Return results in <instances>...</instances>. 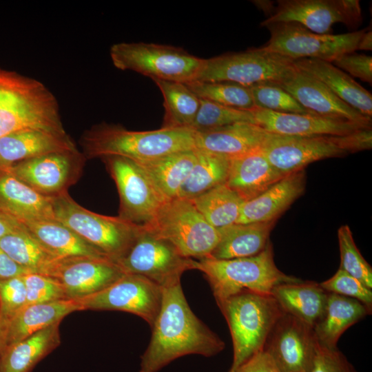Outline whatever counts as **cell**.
Masks as SVG:
<instances>
[{
	"mask_svg": "<svg viewBox=\"0 0 372 372\" xmlns=\"http://www.w3.org/2000/svg\"><path fill=\"white\" fill-rule=\"evenodd\" d=\"M0 249L31 273L42 274L55 258L22 229L0 238Z\"/></svg>",
	"mask_w": 372,
	"mask_h": 372,
	"instance_id": "obj_37",
	"label": "cell"
},
{
	"mask_svg": "<svg viewBox=\"0 0 372 372\" xmlns=\"http://www.w3.org/2000/svg\"><path fill=\"white\" fill-rule=\"evenodd\" d=\"M271 133L251 123H236L196 132L195 149L228 159L260 148Z\"/></svg>",
	"mask_w": 372,
	"mask_h": 372,
	"instance_id": "obj_21",
	"label": "cell"
},
{
	"mask_svg": "<svg viewBox=\"0 0 372 372\" xmlns=\"http://www.w3.org/2000/svg\"><path fill=\"white\" fill-rule=\"evenodd\" d=\"M59 324L54 323L3 348L0 372H30L61 343Z\"/></svg>",
	"mask_w": 372,
	"mask_h": 372,
	"instance_id": "obj_30",
	"label": "cell"
},
{
	"mask_svg": "<svg viewBox=\"0 0 372 372\" xmlns=\"http://www.w3.org/2000/svg\"><path fill=\"white\" fill-rule=\"evenodd\" d=\"M270 39L261 48L292 60L316 59L332 63L338 56L358 50L366 29L340 34L315 33L295 22L266 25Z\"/></svg>",
	"mask_w": 372,
	"mask_h": 372,
	"instance_id": "obj_10",
	"label": "cell"
},
{
	"mask_svg": "<svg viewBox=\"0 0 372 372\" xmlns=\"http://www.w3.org/2000/svg\"><path fill=\"white\" fill-rule=\"evenodd\" d=\"M193 260L141 225L134 242L116 264L124 273L142 276L163 289L180 283L183 273L193 269Z\"/></svg>",
	"mask_w": 372,
	"mask_h": 372,
	"instance_id": "obj_11",
	"label": "cell"
},
{
	"mask_svg": "<svg viewBox=\"0 0 372 372\" xmlns=\"http://www.w3.org/2000/svg\"><path fill=\"white\" fill-rule=\"evenodd\" d=\"M193 269L204 274L216 302L242 291L271 294L273 289L280 284L301 280L277 267L270 241L261 252L253 256L194 259Z\"/></svg>",
	"mask_w": 372,
	"mask_h": 372,
	"instance_id": "obj_4",
	"label": "cell"
},
{
	"mask_svg": "<svg viewBox=\"0 0 372 372\" xmlns=\"http://www.w3.org/2000/svg\"><path fill=\"white\" fill-rule=\"evenodd\" d=\"M274 83L291 94L311 114L371 126V118L362 114L338 97L318 79L296 66L284 79Z\"/></svg>",
	"mask_w": 372,
	"mask_h": 372,
	"instance_id": "obj_19",
	"label": "cell"
},
{
	"mask_svg": "<svg viewBox=\"0 0 372 372\" xmlns=\"http://www.w3.org/2000/svg\"><path fill=\"white\" fill-rule=\"evenodd\" d=\"M28 129L65 134L58 101L42 82L0 68V138Z\"/></svg>",
	"mask_w": 372,
	"mask_h": 372,
	"instance_id": "obj_3",
	"label": "cell"
},
{
	"mask_svg": "<svg viewBox=\"0 0 372 372\" xmlns=\"http://www.w3.org/2000/svg\"><path fill=\"white\" fill-rule=\"evenodd\" d=\"M304 187V169L285 175L260 195L245 201L236 223L276 221L303 194Z\"/></svg>",
	"mask_w": 372,
	"mask_h": 372,
	"instance_id": "obj_22",
	"label": "cell"
},
{
	"mask_svg": "<svg viewBox=\"0 0 372 372\" xmlns=\"http://www.w3.org/2000/svg\"><path fill=\"white\" fill-rule=\"evenodd\" d=\"M196 152V162L177 197L192 200L226 183L230 160L197 149Z\"/></svg>",
	"mask_w": 372,
	"mask_h": 372,
	"instance_id": "obj_35",
	"label": "cell"
},
{
	"mask_svg": "<svg viewBox=\"0 0 372 372\" xmlns=\"http://www.w3.org/2000/svg\"><path fill=\"white\" fill-rule=\"evenodd\" d=\"M190 200L205 220L217 229L236 223L244 203L225 183Z\"/></svg>",
	"mask_w": 372,
	"mask_h": 372,
	"instance_id": "obj_36",
	"label": "cell"
},
{
	"mask_svg": "<svg viewBox=\"0 0 372 372\" xmlns=\"http://www.w3.org/2000/svg\"><path fill=\"white\" fill-rule=\"evenodd\" d=\"M55 220L116 262L127 251L141 225L119 216L101 215L74 201L68 192L52 197Z\"/></svg>",
	"mask_w": 372,
	"mask_h": 372,
	"instance_id": "obj_6",
	"label": "cell"
},
{
	"mask_svg": "<svg viewBox=\"0 0 372 372\" xmlns=\"http://www.w3.org/2000/svg\"><path fill=\"white\" fill-rule=\"evenodd\" d=\"M293 62L296 68L318 79L344 102L371 118L372 95L351 76L326 61L300 59Z\"/></svg>",
	"mask_w": 372,
	"mask_h": 372,
	"instance_id": "obj_27",
	"label": "cell"
},
{
	"mask_svg": "<svg viewBox=\"0 0 372 372\" xmlns=\"http://www.w3.org/2000/svg\"><path fill=\"white\" fill-rule=\"evenodd\" d=\"M267 17L261 26L278 22L298 23L308 30L322 34H331L332 26L342 23L357 27L362 21L360 1L358 0H278L273 3L254 1Z\"/></svg>",
	"mask_w": 372,
	"mask_h": 372,
	"instance_id": "obj_12",
	"label": "cell"
},
{
	"mask_svg": "<svg viewBox=\"0 0 372 372\" xmlns=\"http://www.w3.org/2000/svg\"><path fill=\"white\" fill-rule=\"evenodd\" d=\"M153 81L163 97L165 114L161 127L192 129L200 107V99L185 83L164 80Z\"/></svg>",
	"mask_w": 372,
	"mask_h": 372,
	"instance_id": "obj_34",
	"label": "cell"
},
{
	"mask_svg": "<svg viewBox=\"0 0 372 372\" xmlns=\"http://www.w3.org/2000/svg\"><path fill=\"white\" fill-rule=\"evenodd\" d=\"M170 242L184 257L209 258L218 242V229L211 226L188 199L165 200L152 220L143 225Z\"/></svg>",
	"mask_w": 372,
	"mask_h": 372,
	"instance_id": "obj_7",
	"label": "cell"
},
{
	"mask_svg": "<svg viewBox=\"0 0 372 372\" xmlns=\"http://www.w3.org/2000/svg\"><path fill=\"white\" fill-rule=\"evenodd\" d=\"M227 372H278L269 355L264 351L248 359L232 371Z\"/></svg>",
	"mask_w": 372,
	"mask_h": 372,
	"instance_id": "obj_47",
	"label": "cell"
},
{
	"mask_svg": "<svg viewBox=\"0 0 372 372\" xmlns=\"http://www.w3.org/2000/svg\"><path fill=\"white\" fill-rule=\"evenodd\" d=\"M294 60L261 47L203 59L194 81H227L250 87L262 82L281 81L296 68Z\"/></svg>",
	"mask_w": 372,
	"mask_h": 372,
	"instance_id": "obj_9",
	"label": "cell"
},
{
	"mask_svg": "<svg viewBox=\"0 0 372 372\" xmlns=\"http://www.w3.org/2000/svg\"><path fill=\"white\" fill-rule=\"evenodd\" d=\"M28 273L30 271L17 263L0 249V280L22 276Z\"/></svg>",
	"mask_w": 372,
	"mask_h": 372,
	"instance_id": "obj_48",
	"label": "cell"
},
{
	"mask_svg": "<svg viewBox=\"0 0 372 372\" xmlns=\"http://www.w3.org/2000/svg\"><path fill=\"white\" fill-rule=\"evenodd\" d=\"M85 159L76 149L41 155L5 168L39 194L54 197L68 192L79 180Z\"/></svg>",
	"mask_w": 372,
	"mask_h": 372,
	"instance_id": "obj_16",
	"label": "cell"
},
{
	"mask_svg": "<svg viewBox=\"0 0 372 372\" xmlns=\"http://www.w3.org/2000/svg\"><path fill=\"white\" fill-rule=\"evenodd\" d=\"M152 329L139 372H158L187 355L212 357L225 347L219 336L192 311L180 282L163 289L161 309Z\"/></svg>",
	"mask_w": 372,
	"mask_h": 372,
	"instance_id": "obj_1",
	"label": "cell"
},
{
	"mask_svg": "<svg viewBox=\"0 0 372 372\" xmlns=\"http://www.w3.org/2000/svg\"><path fill=\"white\" fill-rule=\"evenodd\" d=\"M249 88L255 107L280 113H310L291 94L273 82H262Z\"/></svg>",
	"mask_w": 372,
	"mask_h": 372,
	"instance_id": "obj_40",
	"label": "cell"
},
{
	"mask_svg": "<svg viewBox=\"0 0 372 372\" xmlns=\"http://www.w3.org/2000/svg\"><path fill=\"white\" fill-rule=\"evenodd\" d=\"M331 63L339 69L345 70L351 76L371 85L372 57L371 56L353 52L338 56Z\"/></svg>",
	"mask_w": 372,
	"mask_h": 372,
	"instance_id": "obj_46",
	"label": "cell"
},
{
	"mask_svg": "<svg viewBox=\"0 0 372 372\" xmlns=\"http://www.w3.org/2000/svg\"><path fill=\"white\" fill-rule=\"evenodd\" d=\"M196 149L137 162L165 200L176 198L196 162Z\"/></svg>",
	"mask_w": 372,
	"mask_h": 372,
	"instance_id": "obj_33",
	"label": "cell"
},
{
	"mask_svg": "<svg viewBox=\"0 0 372 372\" xmlns=\"http://www.w3.org/2000/svg\"><path fill=\"white\" fill-rule=\"evenodd\" d=\"M275 221L235 223L218 229L220 238L209 258L226 260L255 256L269 242Z\"/></svg>",
	"mask_w": 372,
	"mask_h": 372,
	"instance_id": "obj_32",
	"label": "cell"
},
{
	"mask_svg": "<svg viewBox=\"0 0 372 372\" xmlns=\"http://www.w3.org/2000/svg\"><path fill=\"white\" fill-rule=\"evenodd\" d=\"M163 288L136 274L124 273L102 291L76 300L82 310H112L141 317L152 327L159 313Z\"/></svg>",
	"mask_w": 372,
	"mask_h": 372,
	"instance_id": "obj_15",
	"label": "cell"
},
{
	"mask_svg": "<svg viewBox=\"0 0 372 372\" xmlns=\"http://www.w3.org/2000/svg\"><path fill=\"white\" fill-rule=\"evenodd\" d=\"M271 294L285 313L313 328L324 313L329 293L317 282L301 280L280 284Z\"/></svg>",
	"mask_w": 372,
	"mask_h": 372,
	"instance_id": "obj_29",
	"label": "cell"
},
{
	"mask_svg": "<svg viewBox=\"0 0 372 372\" xmlns=\"http://www.w3.org/2000/svg\"><path fill=\"white\" fill-rule=\"evenodd\" d=\"M255 123L267 132L285 136H341L371 128L347 120L314 114H289L254 107L251 110Z\"/></svg>",
	"mask_w": 372,
	"mask_h": 372,
	"instance_id": "obj_20",
	"label": "cell"
},
{
	"mask_svg": "<svg viewBox=\"0 0 372 372\" xmlns=\"http://www.w3.org/2000/svg\"><path fill=\"white\" fill-rule=\"evenodd\" d=\"M185 85L200 99L240 110L255 107L249 87L227 81H192Z\"/></svg>",
	"mask_w": 372,
	"mask_h": 372,
	"instance_id": "obj_38",
	"label": "cell"
},
{
	"mask_svg": "<svg viewBox=\"0 0 372 372\" xmlns=\"http://www.w3.org/2000/svg\"><path fill=\"white\" fill-rule=\"evenodd\" d=\"M19 223L23 229L55 258L73 256L108 258L55 219L31 220Z\"/></svg>",
	"mask_w": 372,
	"mask_h": 372,
	"instance_id": "obj_26",
	"label": "cell"
},
{
	"mask_svg": "<svg viewBox=\"0 0 372 372\" xmlns=\"http://www.w3.org/2000/svg\"><path fill=\"white\" fill-rule=\"evenodd\" d=\"M236 123H255L251 110L236 109L200 99V107L192 129L203 132Z\"/></svg>",
	"mask_w": 372,
	"mask_h": 372,
	"instance_id": "obj_39",
	"label": "cell"
},
{
	"mask_svg": "<svg viewBox=\"0 0 372 372\" xmlns=\"http://www.w3.org/2000/svg\"><path fill=\"white\" fill-rule=\"evenodd\" d=\"M76 149L67 133L20 130L0 138V168L50 153Z\"/></svg>",
	"mask_w": 372,
	"mask_h": 372,
	"instance_id": "obj_23",
	"label": "cell"
},
{
	"mask_svg": "<svg viewBox=\"0 0 372 372\" xmlns=\"http://www.w3.org/2000/svg\"><path fill=\"white\" fill-rule=\"evenodd\" d=\"M320 285L328 293L355 299L372 309L371 289L340 268L331 278Z\"/></svg>",
	"mask_w": 372,
	"mask_h": 372,
	"instance_id": "obj_43",
	"label": "cell"
},
{
	"mask_svg": "<svg viewBox=\"0 0 372 372\" xmlns=\"http://www.w3.org/2000/svg\"><path fill=\"white\" fill-rule=\"evenodd\" d=\"M21 229V223L0 207V238Z\"/></svg>",
	"mask_w": 372,
	"mask_h": 372,
	"instance_id": "obj_49",
	"label": "cell"
},
{
	"mask_svg": "<svg viewBox=\"0 0 372 372\" xmlns=\"http://www.w3.org/2000/svg\"><path fill=\"white\" fill-rule=\"evenodd\" d=\"M224 316L233 343L235 370L257 353L263 351L267 337L285 313L272 294L242 291L216 302Z\"/></svg>",
	"mask_w": 372,
	"mask_h": 372,
	"instance_id": "obj_5",
	"label": "cell"
},
{
	"mask_svg": "<svg viewBox=\"0 0 372 372\" xmlns=\"http://www.w3.org/2000/svg\"><path fill=\"white\" fill-rule=\"evenodd\" d=\"M82 311L78 300L72 299L25 306L8 320L6 346L61 321L68 314Z\"/></svg>",
	"mask_w": 372,
	"mask_h": 372,
	"instance_id": "obj_28",
	"label": "cell"
},
{
	"mask_svg": "<svg viewBox=\"0 0 372 372\" xmlns=\"http://www.w3.org/2000/svg\"><path fill=\"white\" fill-rule=\"evenodd\" d=\"M318 344L313 327L285 313L270 331L263 351L278 372H309Z\"/></svg>",
	"mask_w": 372,
	"mask_h": 372,
	"instance_id": "obj_18",
	"label": "cell"
},
{
	"mask_svg": "<svg viewBox=\"0 0 372 372\" xmlns=\"http://www.w3.org/2000/svg\"><path fill=\"white\" fill-rule=\"evenodd\" d=\"M42 274L56 280L67 299L80 300L109 287L124 272L108 258L73 256L53 260Z\"/></svg>",
	"mask_w": 372,
	"mask_h": 372,
	"instance_id": "obj_17",
	"label": "cell"
},
{
	"mask_svg": "<svg viewBox=\"0 0 372 372\" xmlns=\"http://www.w3.org/2000/svg\"><path fill=\"white\" fill-rule=\"evenodd\" d=\"M347 134L309 136L271 134L260 147L270 163L287 175L315 161L351 153Z\"/></svg>",
	"mask_w": 372,
	"mask_h": 372,
	"instance_id": "obj_14",
	"label": "cell"
},
{
	"mask_svg": "<svg viewBox=\"0 0 372 372\" xmlns=\"http://www.w3.org/2000/svg\"><path fill=\"white\" fill-rule=\"evenodd\" d=\"M8 320L0 316V353L6 346V335Z\"/></svg>",
	"mask_w": 372,
	"mask_h": 372,
	"instance_id": "obj_51",
	"label": "cell"
},
{
	"mask_svg": "<svg viewBox=\"0 0 372 372\" xmlns=\"http://www.w3.org/2000/svg\"><path fill=\"white\" fill-rule=\"evenodd\" d=\"M26 304L22 276L0 280V316L9 320Z\"/></svg>",
	"mask_w": 372,
	"mask_h": 372,
	"instance_id": "obj_44",
	"label": "cell"
},
{
	"mask_svg": "<svg viewBox=\"0 0 372 372\" xmlns=\"http://www.w3.org/2000/svg\"><path fill=\"white\" fill-rule=\"evenodd\" d=\"M358 50H372V31L366 30L360 39Z\"/></svg>",
	"mask_w": 372,
	"mask_h": 372,
	"instance_id": "obj_50",
	"label": "cell"
},
{
	"mask_svg": "<svg viewBox=\"0 0 372 372\" xmlns=\"http://www.w3.org/2000/svg\"><path fill=\"white\" fill-rule=\"evenodd\" d=\"M26 289V305L67 299L61 285L54 279L37 273L22 276Z\"/></svg>",
	"mask_w": 372,
	"mask_h": 372,
	"instance_id": "obj_42",
	"label": "cell"
},
{
	"mask_svg": "<svg viewBox=\"0 0 372 372\" xmlns=\"http://www.w3.org/2000/svg\"><path fill=\"white\" fill-rule=\"evenodd\" d=\"M285 176L259 148L230 159L225 184L245 202L260 195Z\"/></svg>",
	"mask_w": 372,
	"mask_h": 372,
	"instance_id": "obj_24",
	"label": "cell"
},
{
	"mask_svg": "<svg viewBox=\"0 0 372 372\" xmlns=\"http://www.w3.org/2000/svg\"><path fill=\"white\" fill-rule=\"evenodd\" d=\"M113 65L151 78L187 83L194 81L203 59L181 48L147 43L121 42L110 50Z\"/></svg>",
	"mask_w": 372,
	"mask_h": 372,
	"instance_id": "obj_8",
	"label": "cell"
},
{
	"mask_svg": "<svg viewBox=\"0 0 372 372\" xmlns=\"http://www.w3.org/2000/svg\"><path fill=\"white\" fill-rule=\"evenodd\" d=\"M120 198L118 216L138 225L148 224L165 201L141 165L130 158L103 157Z\"/></svg>",
	"mask_w": 372,
	"mask_h": 372,
	"instance_id": "obj_13",
	"label": "cell"
},
{
	"mask_svg": "<svg viewBox=\"0 0 372 372\" xmlns=\"http://www.w3.org/2000/svg\"><path fill=\"white\" fill-rule=\"evenodd\" d=\"M196 132L187 128L132 131L118 125L101 123L81 138L85 158L123 156L136 162L195 149Z\"/></svg>",
	"mask_w": 372,
	"mask_h": 372,
	"instance_id": "obj_2",
	"label": "cell"
},
{
	"mask_svg": "<svg viewBox=\"0 0 372 372\" xmlns=\"http://www.w3.org/2000/svg\"><path fill=\"white\" fill-rule=\"evenodd\" d=\"M338 239L340 253V269L372 289V268L360 254L347 225L338 229Z\"/></svg>",
	"mask_w": 372,
	"mask_h": 372,
	"instance_id": "obj_41",
	"label": "cell"
},
{
	"mask_svg": "<svg viewBox=\"0 0 372 372\" xmlns=\"http://www.w3.org/2000/svg\"><path fill=\"white\" fill-rule=\"evenodd\" d=\"M0 207L19 222L55 219L52 197L42 195L0 168Z\"/></svg>",
	"mask_w": 372,
	"mask_h": 372,
	"instance_id": "obj_25",
	"label": "cell"
},
{
	"mask_svg": "<svg viewBox=\"0 0 372 372\" xmlns=\"http://www.w3.org/2000/svg\"><path fill=\"white\" fill-rule=\"evenodd\" d=\"M309 372H358L338 348L330 349L317 345Z\"/></svg>",
	"mask_w": 372,
	"mask_h": 372,
	"instance_id": "obj_45",
	"label": "cell"
},
{
	"mask_svg": "<svg viewBox=\"0 0 372 372\" xmlns=\"http://www.w3.org/2000/svg\"><path fill=\"white\" fill-rule=\"evenodd\" d=\"M371 313V309L355 299L329 293L324 313L313 327L318 342L330 349H337L343 333Z\"/></svg>",
	"mask_w": 372,
	"mask_h": 372,
	"instance_id": "obj_31",
	"label": "cell"
}]
</instances>
